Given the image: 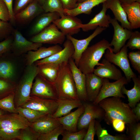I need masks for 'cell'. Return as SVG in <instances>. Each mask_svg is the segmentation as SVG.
<instances>
[{"mask_svg":"<svg viewBox=\"0 0 140 140\" xmlns=\"http://www.w3.org/2000/svg\"><path fill=\"white\" fill-rule=\"evenodd\" d=\"M17 113L32 123L39 118L46 115L39 111L27 107H19L16 108Z\"/></svg>","mask_w":140,"mask_h":140,"instance_id":"cell-35","label":"cell"},{"mask_svg":"<svg viewBox=\"0 0 140 140\" xmlns=\"http://www.w3.org/2000/svg\"><path fill=\"white\" fill-rule=\"evenodd\" d=\"M98 105L104 110V120L108 125L114 119L122 120L126 124L137 122L132 108L120 98L108 97L101 100Z\"/></svg>","mask_w":140,"mask_h":140,"instance_id":"cell-1","label":"cell"},{"mask_svg":"<svg viewBox=\"0 0 140 140\" xmlns=\"http://www.w3.org/2000/svg\"><path fill=\"white\" fill-rule=\"evenodd\" d=\"M84 109L83 104L75 111L56 119L62 125L65 130L70 132L77 131L78 120L83 112Z\"/></svg>","mask_w":140,"mask_h":140,"instance_id":"cell-24","label":"cell"},{"mask_svg":"<svg viewBox=\"0 0 140 140\" xmlns=\"http://www.w3.org/2000/svg\"><path fill=\"white\" fill-rule=\"evenodd\" d=\"M34 0H16L13 12L14 15L18 13L23 10Z\"/></svg>","mask_w":140,"mask_h":140,"instance_id":"cell-47","label":"cell"},{"mask_svg":"<svg viewBox=\"0 0 140 140\" xmlns=\"http://www.w3.org/2000/svg\"><path fill=\"white\" fill-rule=\"evenodd\" d=\"M53 84L58 99H79L68 62L60 64L58 74Z\"/></svg>","mask_w":140,"mask_h":140,"instance_id":"cell-3","label":"cell"},{"mask_svg":"<svg viewBox=\"0 0 140 140\" xmlns=\"http://www.w3.org/2000/svg\"><path fill=\"white\" fill-rule=\"evenodd\" d=\"M53 23L65 36L78 33L82 24L80 19L67 15L60 17Z\"/></svg>","mask_w":140,"mask_h":140,"instance_id":"cell-13","label":"cell"},{"mask_svg":"<svg viewBox=\"0 0 140 140\" xmlns=\"http://www.w3.org/2000/svg\"><path fill=\"white\" fill-rule=\"evenodd\" d=\"M42 6L45 12H57L60 17L66 15L60 0H44Z\"/></svg>","mask_w":140,"mask_h":140,"instance_id":"cell-33","label":"cell"},{"mask_svg":"<svg viewBox=\"0 0 140 140\" xmlns=\"http://www.w3.org/2000/svg\"><path fill=\"white\" fill-rule=\"evenodd\" d=\"M61 125L56 118L53 117L51 115H46L31 123L30 126L35 131L45 134Z\"/></svg>","mask_w":140,"mask_h":140,"instance_id":"cell-23","label":"cell"},{"mask_svg":"<svg viewBox=\"0 0 140 140\" xmlns=\"http://www.w3.org/2000/svg\"><path fill=\"white\" fill-rule=\"evenodd\" d=\"M34 80L31 89V95L56 100L58 99L53 83L49 82L38 74Z\"/></svg>","mask_w":140,"mask_h":140,"instance_id":"cell-9","label":"cell"},{"mask_svg":"<svg viewBox=\"0 0 140 140\" xmlns=\"http://www.w3.org/2000/svg\"><path fill=\"white\" fill-rule=\"evenodd\" d=\"M6 5L10 16V21L12 24H14L15 21V19L14 14L13 10V0H3Z\"/></svg>","mask_w":140,"mask_h":140,"instance_id":"cell-52","label":"cell"},{"mask_svg":"<svg viewBox=\"0 0 140 140\" xmlns=\"http://www.w3.org/2000/svg\"><path fill=\"white\" fill-rule=\"evenodd\" d=\"M3 115V112L0 110V116Z\"/></svg>","mask_w":140,"mask_h":140,"instance_id":"cell-57","label":"cell"},{"mask_svg":"<svg viewBox=\"0 0 140 140\" xmlns=\"http://www.w3.org/2000/svg\"><path fill=\"white\" fill-rule=\"evenodd\" d=\"M134 85L133 87L128 90L126 89L125 85L122 87L121 92L126 95L128 97V104L131 108L134 107L140 100V76L134 77L132 78Z\"/></svg>","mask_w":140,"mask_h":140,"instance_id":"cell-30","label":"cell"},{"mask_svg":"<svg viewBox=\"0 0 140 140\" xmlns=\"http://www.w3.org/2000/svg\"><path fill=\"white\" fill-rule=\"evenodd\" d=\"M95 119L91 121L89 124L88 129L83 140H94L96 134L95 124Z\"/></svg>","mask_w":140,"mask_h":140,"instance_id":"cell-49","label":"cell"},{"mask_svg":"<svg viewBox=\"0 0 140 140\" xmlns=\"http://www.w3.org/2000/svg\"><path fill=\"white\" fill-rule=\"evenodd\" d=\"M21 130L0 129V137L6 140L17 138L20 134Z\"/></svg>","mask_w":140,"mask_h":140,"instance_id":"cell-43","label":"cell"},{"mask_svg":"<svg viewBox=\"0 0 140 140\" xmlns=\"http://www.w3.org/2000/svg\"><path fill=\"white\" fill-rule=\"evenodd\" d=\"M64 9L72 10L77 7L78 0H60Z\"/></svg>","mask_w":140,"mask_h":140,"instance_id":"cell-51","label":"cell"},{"mask_svg":"<svg viewBox=\"0 0 140 140\" xmlns=\"http://www.w3.org/2000/svg\"><path fill=\"white\" fill-rule=\"evenodd\" d=\"M107 0H86L78 3L76 7L72 10L64 9L66 15L73 16H76L82 14H90L92 9L99 4L103 3Z\"/></svg>","mask_w":140,"mask_h":140,"instance_id":"cell-29","label":"cell"},{"mask_svg":"<svg viewBox=\"0 0 140 140\" xmlns=\"http://www.w3.org/2000/svg\"><path fill=\"white\" fill-rule=\"evenodd\" d=\"M110 24L113 27L114 33L110 45V47L113 46V51L116 53L119 52L125 45L126 41L130 38L132 31L131 30L123 27L114 18L111 19Z\"/></svg>","mask_w":140,"mask_h":140,"instance_id":"cell-12","label":"cell"},{"mask_svg":"<svg viewBox=\"0 0 140 140\" xmlns=\"http://www.w3.org/2000/svg\"><path fill=\"white\" fill-rule=\"evenodd\" d=\"M112 48L109 41L104 39L88 47L81 55L77 66L78 68L85 75L93 73L96 66L103 65L99 62L106 50Z\"/></svg>","mask_w":140,"mask_h":140,"instance_id":"cell-2","label":"cell"},{"mask_svg":"<svg viewBox=\"0 0 140 140\" xmlns=\"http://www.w3.org/2000/svg\"><path fill=\"white\" fill-rule=\"evenodd\" d=\"M86 75V88L88 101L93 102L100 92L103 83V78L93 73Z\"/></svg>","mask_w":140,"mask_h":140,"instance_id":"cell-22","label":"cell"},{"mask_svg":"<svg viewBox=\"0 0 140 140\" xmlns=\"http://www.w3.org/2000/svg\"><path fill=\"white\" fill-rule=\"evenodd\" d=\"M39 3L42 6L43 4L44 0H37Z\"/></svg>","mask_w":140,"mask_h":140,"instance_id":"cell-55","label":"cell"},{"mask_svg":"<svg viewBox=\"0 0 140 140\" xmlns=\"http://www.w3.org/2000/svg\"><path fill=\"white\" fill-rule=\"evenodd\" d=\"M15 92L0 100V108L11 113H18L14 102Z\"/></svg>","mask_w":140,"mask_h":140,"instance_id":"cell-36","label":"cell"},{"mask_svg":"<svg viewBox=\"0 0 140 140\" xmlns=\"http://www.w3.org/2000/svg\"><path fill=\"white\" fill-rule=\"evenodd\" d=\"M38 73L37 66L34 64L27 65L15 91V103L16 108L21 106L29 100L33 82Z\"/></svg>","mask_w":140,"mask_h":140,"instance_id":"cell-4","label":"cell"},{"mask_svg":"<svg viewBox=\"0 0 140 140\" xmlns=\"http://www.w3.org/2000/svg\"><path fill=\"white\" fill-rule=\"evenodd\" d=\"M2 138L0 137V140H2Z\"/></svg>","mask_w":140,"mask_h":140,"instance_id":"cell-58","label":"cell"},{"mask_svg":"<svg viewBox=\"0 0 140 140\" xmlns=\"http://www.w3.org/2000/svg\"><path fill=\"white\" fill-rule=\"evenodd\" d=\"M31 123L18 113H12L0 116V129H22L30 126Z\"/></svg>","mask_w":140,"mask_h":140,"instance_id":"cell-18","label":"cell"},{"mask_svg":"<svg viewBox=\"0 0 140 140\" xmlns=\"http://www.w3.org/2000/svg\"><path fill=\"white\" fill-rule=\"evenodd\" d=\"M62 125L46 134H40L38 140H57L59 136L65 131Z\"/></svg>","mask_w":140,"mask_h":140,"instance_id":"cell-39","label":"cell"},{"mask_svg":"<svg viewBox=\"0 0 140 140\" xmlns=\"http://www.w3.org/2000/svg\"><path fill=\"white\" fill-rule=\"evenodd\" d=\"M104 3L107 9L112 11L114 18L121 23L123 27L132 30L126 14L118 0H107Z\"/></svg>","mask_w":140,"mask_h":140,"instance_id":"cell-26","label":"cell"},{"mask_svg":"<svg viewBox=\"0 0 140 140\" xmlns=\"http://www.w3.org/2000/svg\"><path fill=\"white\" fill-rule=\"evenodd\" d=\"M68 63L72 72L79 99L82 102L88 101L86 88V75L78 68L72 58Z\"/></svg>","mask_w":140,"mask_h":140,"instance_id":"cell-16","label":"cell"},{"mask_svg":"<svg viewBox=\"0 0 140 140\" xmlns=\"http://www.w3.org/2000/svg\"><path fill=\"white\" fill-rule=\"evenodd\" d=\"M37 66L38 74L49 82L53 83L58 77L60 64L47 63Z\"/></svg>","mask_w":140,"mask_h":140,"instance_id":"cell-31","label":"cell"},{"mask_svg":"<svg viewBox=\"0 0 140 140\" xmlns=\"http://www.w3.org/2000/svg\"><path fill=\"white\" fill-rule=\"evenodd\" d=\"M57 108L51 116L56 118L64 116L70 113L74 108H78L83 105L82 102L79 99H59L57 100Z\"/></svg>","mask_w":140,"mask_h":140,"instance_id":"cell-28","label":"cell"},{"mask_svg":"<svg viewBox=\"0 0 140 140\" xmlns=\"http://www.w3.org/2000/svg\"><path fill=\"white\" fill-rule=\"evenodd\" d=\"M86 129H83L78 131L70 132L65 130L62 134V140H83L86 131Z\"/></svg>","mask_w":140,"mask_h":140,"instance_id":"cell-40","label":"cell"},{"mask_svg":"<svg viewBox=\"0 0 140 140\" xmlns=\"http://www.w3.org/2000/svg\"><path fill=\"white\" fill-rule=\"evenodd\" d=\"M63 46L64 48L60 51L51 56L36 61L34 64L37 66L47 63L60 64L64 62H68L73 54L74 47L71 42L68 39L64 42Z\"/></svg>","mask_w":140,"mask_h":140,"instance_id":"cell-15","label":"cell"},{"mask_svg":"<svg viewBox=\"0 0 140 140\" xmlns=\"http://www.w3.org/2000/svg\"><path fill=\"white\" fill-rule=\"evenodd\" d=\"M62 49L57 44L48 47L41 46L36 51H29L26 55V64L32 65L36 61L51 56Z\"/></svg>","mask_w":140,"mask_h":140,"instance_id":"cell-21","label":"cell"},{"mask_svg":"<svg viewBox=\"0 0 140 140\" xmlns=\"http://www.w3.org/2000/svg\"><path fill=\"white\" fill-rule=\"evenodd\" d=\"M44 12L37 0H34L23 10L14 15L15 22L21 24L29 23Z\"/></svg>","mask_w":140,"mask_h":140,"instance_id":"cell-17","label":"cell"},{"mask_svg":"<svg viewBox=\"0 0 140 140\" xmlns=\"http://www.w3.org/2000/svg\"><path fill=\"white\" fill-rule=\"evenodd\" d=\"M101 63L103 65L98 66L94 69L93 73L103 78L116 81L123 77L121 71L105 58L102 59Z\"/></svg>","mask_w":140,"mask_h":140,"instance_id":"cell-20","label":"cell"},{"mask_svg":"<svg viewBox=\"0 0 140 140\" xmlns=\"http://www.w3.org/2000/svg\"><path fill=\"white\" fill-rule=\"evenodd\" d=\"M121 4H128L136 2V0H118Z\"/></svg>","mask_w":140,"mask_h":140,"instance_id":"cell-54","label":"cell"},{"mask_svg":"<svg viewBox=\"0 0 140 140\" xmlns=\"http://www.w3.org/2000/svg\"><path fill=\"white\" fill-rule=\"evenodd\" d=\"M34 23L30 31V35L38 34L60 17L57 12H45L41 14Z\"/></svg>","mask_w":140,"mask_h":140,"instance_id":"cell-25","label":"cell"},{"mask_svg":"<svg viewBox=\"0 0 140 140\" xmlns=\"http://www.w3.org/2000/svg\"><path fill=\"white\" fill-rule=\"evenodd\" d=\"M127 15L132 30L140 27V3L135 2L121 4Z\"/></svg>","mask_w":140,"mask_h":140,"instance_id":"cell-27","label":"cell"},{"mask_svg":"<svg viewBox=\"0 0 140 140\" xmlns=\"http://www.w3.org/2000/svg\"><path fill=\"white\" fill-rule=\"evenodd\" d=\"M13 39L11 50L16 55H19L31 51H36L43 44L29 41L18 30L15 29L12 34Z\"/></svg>","mask_w":140,"mask_h":140,"instance_id":"cell-11","label":"cell"},{"mask_svg":"<svg viewBox=\"0 0 140 140\" xmlns=\"http://www.w3.org/2000/svg\"><path fill=\"white\" fill-rule=\"evenodd\" d=\"M111 124L114 129L117 132H122L125 129V123L121 120L114 119L112 121Z\"/></svg>","mask_w":140,"mask_h":140,"instance_id":"cell-50","label":"cell"},{"mask_svg":"<svg viewBox=\"0 0 140 140\" xmlns=\"http://www.w3.org/2000/svg\"><path fill=\"white\" fill-rule=\"evenodd\" d=\"M65 36L52 23L40 32L34 36L30 41L42 44H61L64 41Z\"/></svg>","mask_w":140,"mask_h":140,"instance_id":"cell-7","label":"cell"},{"mask_svg":"<svg viewBox=\"0 0 140 140\" xmlns=\"http://www.w3.org/2000/svg\"><path fill=\"white\" fill-rule=\"evenodd\" d=\"M102 3V8L100 12L96 15L88 23L82 24L81 28L82 31L87 32L95 29L98 26L106 28L109 26L111 18L109 15L106 14L108 9L104 3Z\"/></svg>","mask_w":140,"mask_h":140,"instance_id":"cell-19","label":"cell"},{"mask_svg":"<svg viewBox=\"0 0 140 140\" xmlns=\"http://www.w3.org/2000/svg\"><path fill=\"white\" fill-rule=\"evenodd\" d=\"M16 87L10 81L0 79V93L14 92Z\"/></svg>","mask_w":140,"mask_h":140,"instance_id":"cell-45","label":"cell"},{"mask_svg":"<svg viewBox=\"0 0 140 140\" xmlns=\"http://www.w3.org/2000/svg\"><path fill=\"white\" fill-rule=\"evenodd\" d=\"M13 39V36H10L0 42V57L3 54L11 50Z\"/></svg>","mask_w":140,"mask_h":140,"instance_id":"cell-46","label":"cell"},{"mask_svg":"<svg viewBox=\"0 0 140 140\" xmlns=\"http://www.w3.org/2000/svg\"><path fill=\"white\" fill-rule=\"evenodd\" d=\"M95 127L99 140H129L127 135L124 134L113 136L109 134L106 129L102 127L100 122L98 120H95Z\"/></svg>","mask_w":140,"mask_h":140,"instance_id":"cell-32","label":"cell"},{"mask_svg":"<svg viewBox=\"0 0 140 140\" xmlns=\"http://www.w3.org/2000/svg\"><path fill=\"white\" fill-rule=\"evenodd\" d=\"M132 111L134 114L137 122L140 120V103H137L136 106L132 108Z\"/></svg>","mask_w":140,"mask_h":140,"instance_id":"cell-53","label":"cell"},{"mask_svg":"<svg viewBox=\"0 0 140 140\" xmlns=\"http://www.w3.org/2000/svg\"><path fill=\"white\" fill-rule=\"evenodd\" d=\"M127 125L126 133L129 140H140V123L136 122Z\"/></svg>","mask_w":140,"mask_h":140,"instance_id":"cell-37","label":"cell"},{"mask_svg":"<svg viewBox=\"0 0 140 140\" xmlns=\"http://www.w3.org/2000/svg\"><path fill=\"white\" fill-rule=\"evenodd\" d=\"M125 45L127 47L133 50H140V32L138 31L132 32Z\"/></svg>","mask_w":140,"mask_h":140,"instance_id":"cell-42","label":"cell"},{"mask_svg":"<svg viewBox=\"0 0 140 140\" xmlns=\"http://www.w3.org/2000/svg\"><path fill=\"white\" fill-rule=\"evenodd\" d=\"M127 47L125 45L118 52L114 53L113 50L107 49L104 53L105 58L112 63L119 67L123 71L128 82L137 76L131 68L128 57Z\"/></svg>","mask_w":140,"mask_h":140,"instance_id":"cell-5","label":"cell"},{"mask_svg":"<svg viewBox=\"0 0 140 140\" xmlns=\"http://www.w3.org/2000/svg\"><path fill=\"white\" fill-rule=\"evenodd\" d=\"M14 30L11 24L0 19V39L6 38L13 34Z\"/></svg>","mask_w":140,"mask_h":140,"instance_id":"cell-41","label":"cell"},{"mask_svg":"<svg viewBox=\"0 0 140 140\" xmlns=\"http://www.w3.org/2000/svg\"><path fill=\"white\" fill-rule=\"evenodd\" d=\"M128 83L125 77L124 76L113 82H110L108 79L103 78V83L100 92L93 103L97 105L103 99L110 97L125 99V96L121 92V89L124 85H127Z\"/></svg>","mask_w":140,"mask_h":140,"instance_id":"cell-6","label":"cell"},{"mask_svg":"<svg viewBox=\"0 0 140 140\" xmlns=\"http://www.w3.org/2000/svg\"><path fill=\"white\" fill-rule=\"evenodd\" d=\"M128 57L132 67L140 74V50L129 52Z\"/></svg>","mask_w":140,"mask_h":140,"instance_id":"cell-44","label":"cell"},{"mask_svg":"<svg viewBox=\"0 0 140 140\" xmlns=\"http://www.w3.org/2000/svg\"><path fill=\"white\" fill-rule=\"evenodd\" d=\"M106 29V28L98 26L88 37L82 39H76L71 36H66L67 39L71 41L73 46L74 51L72 58L77 66L82 53L88 47L90 42Z\"/></svg>","mask_w":140,"mask_h":140,"instance_id":"cell-14","label":"cell"},{"mask_svg":"<svg viewBox=\"0 0 140 140\" xmlns=\"http://www.w3.org/2000/svg\"><path fill=\"white\" fill-rule=\"evenodd\" d=\"M15 73L14 65L8 61H0V79L10 81L14 76Z\"/></svg>","mask_w":140,"mask_h":140,"instance_id":"cell-34","label":"cell"},{"mask_svg":"<svg viewBox=\"0 0 140 140\" xmlns=\"http://www.w3.org/2000/svg\"><path fill=\"white\" fill-rule=\"evenodd\" d=\"M86 0H78V3H79L82 2Z\"/></svg>","mask_w":140,"mask_h":140,"instance_id":"cell-56","label":"cell"},{"mask_svg":"<svg viewBox=\"0 0 140 140\" xmlns=\"http://www.w3.org/2000/svg\"><path fill=\"white\" fill-rule=\"evenodd\" d=\"M40 134L28 126L21 130L20 134L17 138L20 140H37Z\"/></svg>","mask_w":140,"mask_h":140,"instance_id":"cell-38","label":"cell"},{"mask_svg":"<svg viewBox=\"0 0 140 140\" xmlns=\"http://www.w3.org/2000/svg\"><path fill=\"white\" fill-rule=\"evenodd\" d=\"M89 102L87 101L82 103L84 111L80 117L77 124V128L79 130L87 128L90 122L94 119H96L99 122L104 120V110L98 104Z\"/></svg>","mask_w":140,"mask_h":140,"instance_id":"cell-8","label":"cell"},{"mask_svg":"<svg viewBox=\"0 0 140 140\" xmlns=\"http://www.w3.org/2000/svg\"><path fill=\"white\" fill-rule=\"evenodd\" d=\"M0 19L6 22L10 20L8 8L3 0H0Z\"/></svg>","mask_w":140,"mask_h":140,"instance_id":"cell-48","label":"cell"},{"mask_svg":"<svg viewBox=\"0 0 140 140\" xmlns=\"http://www.w3.org/2000/svg\"><path fill=\"white\" fill-rule=\"evenodd\" d=\"M58 105L57 100L31 95L29 100L20 107L28 108L52 116Z\"/></svg>","mask_w":140,"mask_h":140,"instance_id":"cell-10","label":"cell"}]
</instances>
